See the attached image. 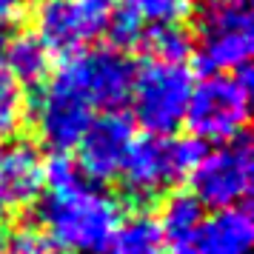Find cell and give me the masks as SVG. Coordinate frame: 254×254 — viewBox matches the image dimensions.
I'll return each instance as SVG.
<instances>
[{
  "label": "cell",
  "instance_id": "6da1fadb",
  "mask_svg": "<svg viewBox=\"0 0 254 254\" xmlns=\"http://www.w3.org/2000/svg\"><path fill=\"white\" fill-rule=\"evenodd\" d=\"M37 200V231L49 249L66 254H103L123 220L120 200L89 180L66 154H52L43 163Z\"/></svg>",
  "mask_w": 254,
  "mask_h": 254
},
{
  "label": "cell",
  "instance_id": "7a4b0ae2",
  "mask_svg": "<svg viewBox=\"0 0 254 254\" xmlns=\"http://www.w3.org/2000/svg\"><path fill=\"white\" fill-rule=\"evenodd\" d=\"M191 52L200 69L240 71L254 55V0H194Z\"/></svg>",
  "mask_w": 254,
  "mask_h": 254
},
{
  "label": "cell",
  "instance_id": "3957f363",
  "mask_svg": "<svg viewBox=\"0 0 254 254\" xmlns=\"http://www.w3.org/2000/svg\"><path fill=\"white\" fill-rule=\"evenodd\" d=\"M200 146L191 137L177 134H143L134 137L120 169L123 191L131 203L146 206L157 197L172 194L194 166Z\"/></svg>",
  "mask_w": 254,
  "mask_h": 254
},
{
  "label": "cell",
  "instance_id": "277c9868",
  "mask_svg": "<svg viewBox=\"0 0 254 254\" xmlns=\"http://www.w3.org/2000/svg\"><path fill=\"white\" fill-rule=\"evenodd\" d=\"M194 89V74L186 60L146 58L134 66V80L128 92L131 117L146 134H174L183 126L189 97Z\"/></svg>",
  "mask_w": 254,
  "mask_h": 254
},
{
  "label": "cell",
  "instance_id": "5b68a950",
  "mask_svg": "<svg viewBox=\"0 0 254 254\" xmlns=\"http://www.w3.org/2000/svg\"><path fill=\"white\" fill-rule=\"evenodd\" d=\"M252 100V71H214L194 83L183 123L191 131V140L226 143L240 137L249 123Z\"/></svg>",
  "mask_w": 254,
  "mask_h": 254
},
{
  "label": "cell",
  "instance_id": "8992f818",
  "mask_svg": "<svg viewBox=\"0 0 254 254\" xmlns=\"http://www.w3.org/2000/svg\"><path fill=\"white\" fill-rule=\"evenodd\" d=\"M254 177V154L246 134L226 143H214L208 151L197 154L194 166L189 172L191 191L203 208L220 211V208L243 206L252 194Z\"/></svg>",
  "mask_w": 254,
  "mask_h": 254
},
{
  "label": "cell",
  "instance_id": "52a82bcc",
  "mask_svg": "<svg viewBox=\"0 0 254 254\" xmlns=\"http://www.w3.org/2000/svg\"><path fill=\"white\" fill-rule=\"evenodd\" d=\"M55 77L77 92L94 112H117L128 103L131 80H134V63L123 49L117 46H89L69 55Z\"/></svg>",
  "mask_w": 254,
  "mask_h": 254
},
{
  "label": "cell",
  "instance_id": "ba28073f",
  "mask_svg": "<svg viewBox=\"0 0 254 254\" xmlns=\"http://www.w3.org/2000/svg\"><path fill=\"white\" fill-rule=\"evenodd\" d=\"M112 6L109 0H37L35 37L49 55H77L94 46L109 29Z\"/></svg>",
  "mask_w": 254,
  "mask_h": 254
},
{
  "label": "cell",
  "instance_id": "9c48e42d",
  "mask_svg": "<svg viewBox=\"0 0 254 254\" xmlns=\"http://www.w3.org/2000/svg\"><path fill=\"white\" fill-rule=\"evenodd\" d=\"M29 109L40 143L55 154H66L74 149L97 115L80 94L71 92L55 74H49L46 83H40V92Z\"/></svg>",
  "mask_w": 254,
  "mask_h": 254
},
{
  "label": "cell",
  "instance_id": "30bf717a",
  "mask_svg": "<svg viewBox=\"0 0 254 254\" xmlns=\"http://www.w3.org/2000/svg\"><path fill=\"white\" fill-rule=\"evenodd\" d=\"M43 154L32 140H0V223L23 214L43 191Z\"/></svg>",
  "mask_w": 254,
  "mask_h": 254
},
{
  "label": "cell",
  "instance_id": "8fae6325",
  "mask_svg": "<svg viewBox=\"0 0 254 254\" xmlns=\"http://www.w3.org/2000/svg\"><path fill=\"white\" fill-rule=\"evenodd\" d=\"M134 143V126L117 112H106L103 117H94L89 128L77 140V169L89 180H115L126 163V154Z\"/></svg>",
  "mask_w": 254,
  "mask_h": 254
},
{
  "label": "cell",
  "instance_id": "7c38bea8",
  "mask_svg": "<svg viewBox=\"0 0 254 254\" xmlns=\"http://www.w3.org/2000/svg\"><path fill=\"white\" fill-rule=\"evenodd\" d=\"M206 254H252L254 243V220L246 206L220 208L211 217L203 220V226L191 240Z\"/></svg>",
  "mask_w": 254,
  "mask_h": 254
},
{
  "label": "cell",
  "instance_id": "4fadbf2b",
  "mask_svg": "<svg viewBox=\"0 0 254 254\" xmlns=\"http://www.w3.org/2000/svg\"><path fill=\"white\" fill-rule=\"evenodd\" d=\"M0 60H3V66L12 71V77L20 83L23 89L46 83L49 69H52V55H49V49L43 46L35 35H26V32H14V35L3 43Z\"/></svg>",
  "mask_w": 254,
  "mask_h": 254
},
{
  "label": "cell",
  "instance_id": "5bb4252c",
  "mask_svg": "<svg viewBox=\"0 0 254 254\" xmlns=\"http://www.w3.org/2000/svg\"><path fill=\"white\" fill-rule=\"evenodd\" d=\"M206 220V208L197 203L189 191H180V194H169L166 203L160 208V217H157V226H160V234L166 246H186L197 237V231Z\"/></svg>",
  "mask_w": 254,
  "mask_h": 254
},
{
  "label": "cell",
  "instance_id": "9a60e30c",
  "mask_svg": "<svg viewBox=\"0 0 254 254\" xmlns=\"http://www.w3.org/2000/svg\"><path fill=\"white\" fill-rule=\"evenodd\" d=\"M103 254H166V240L160 234L157 217L134 214L120 220Z\"/></svg>",
  "mask_w": 254,
  "mask_h": 254
},
{
  "label": "cell",
  "instance_id": "2e32d148",
  "mask_svg": "<svg viewBox=\"0 0 254 254\" xmlns=\"http://www.w3.org/2000/svg\"><path fill=\"white\" fill-rule=\"evenodd\" d=\"M191 3L194 0H120L117 12L128 14L143 29L180 26V20L191 14Z\"/></svg>",
  "mask_w": 254,
  "mask_h": 254
},
{
  "label": "cell",
  "instance_id": "e0dca14e",
  "mask_svg": "<svg viewBox=\"0 0 254 254\" xmlns=\"http://www.w3.org/2000/svg\"><path fill=\"white\" fill-rule=\"evenodd\" d=\"M26 115H29V100H26V89L12 77V71L3 66L0 60V140L14 137L17 128L23 126Z\"/></svg>",
  "mask_w": 254,
  "mask_h": 254
},
{
  "label": "cell",
  "instance_id": "ac0fdd59",
  "mask_svg": "<svg viewBox=\"0 0 254 254\" xmlns=\"http://www.w3.org/2000/svg\"><path fill=\"white\" fill-rule=\"evenodd\" d=\"M140 46L146 49V58L186 60L191 55V37L180 26H154V29L143 32Z\"/></svg>",
  "mask_w": 254,
  "mask_h": 254
},
{
  "label": "cell",
  "instance_id": "d6986e66",
  "mask_svg": "<svg viewBox=\"0 0 254 254\" xmlns=\"http://www.w3.org/2000/svg\"><path fill=\"white\" fill-rule=\"evenodd\" d=\"M26 0H0V49L17 32V23L23 20Z\"/></svg>",
  "mask_w": 254,
  "mask_h": 254
},
{
  "label": "cell",
  "instance_id": "ffe728a7",
  "mask_svg": "<svg viewBox=\"0 0 254 254\" xmlns=\"http://www.w3.org/2000/svg\"><path fill=\"white\" fill-rule=\"evenodd\" d=\"M174 254H206V252H203V249H197L194 243H186V246H177Z\"/></svg>",
  "mask_w": 254,
  "mask_h": 254
},
{
  "label": "cell",
  "instance_id": "44dd1931",
  "mask_svg": "<svg viewBox=\"0 0 254 254\" xmlns=\"http://www.w3.org/2000/svg\"><path fill=\"white\" fill-rule=\"evenodd\" d=\"M40 254H66V252H58V249H46V252H40Z\"/></svg>",
  "mask_w": 254,
  "mask_h": 254
}]
</instances>
